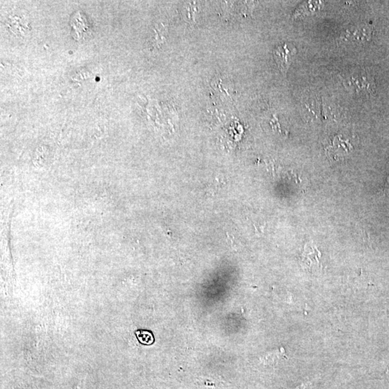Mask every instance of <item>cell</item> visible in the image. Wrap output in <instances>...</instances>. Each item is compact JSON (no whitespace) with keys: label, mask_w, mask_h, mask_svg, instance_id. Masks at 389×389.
Instances as JSON below:
<instances>
[{"label":"cell","mask_w":389,"mask_h":389,"mask_svg":"<svg viewBox=\"0 0 389 389\" xmlns=\"http://www.w3.org/2000/svg\"><path fill=\"white\" fill-rule=\"evenodd\" d=\"M347 89L358 95H370L375 93L374 77L365 69H356L342 78Z\"/></svg>","instance_id":"obj_1"},{"label":"cell","mask_w":389,"mask_h":389,"mask_svg":"<svg viewBox=\"0 0 389 389\" xmlns=\"http://www.w3.org/2000/svg\"><path fill=\"white\" fill-rule=\"evenodd\" d=\"M137 335L138 339L142 344H151L154 342V337H153L152 333L148 332V331H138Z\"/></svg>","instance_id":"obj_8"},{"label":"cell","mask_w":389,"mask_h":389,"mask_svg":"<svg viewBox=\"0 0 389 389\" xmlns=\"http://www.w3.org/2000/svg\"><path fill=\"white\" fill-rule=\"evenodd\" d=\"M296 53V48L293 44L288 43L280 44L273 50V58L275 63L280 72L285 76H286Z\"/></svg>","instance_id":"obj_4"},{"label":"cell","mask_w":389,"mask_h":389,"mask_svg":"<svg viewBox=\"0 0 389 389\" xmlns=\"http://www.w3.org/2000/svg\"><path fill=\"white\" fill-rule=\"evenodd\" d=\"M383 191L385 193H389V176L385 180L384 185H383Z\"/></svg>","instance_id":"obj_9"},{"label":"cell","mask_w":389,"mask_h":389,"mask_svg":"<svg viewBox=\"0 0 389 389\" xmlns=\"http://www.w3.org/2000/svg\"><path fill=\"white\" fill-rule=\"evenodd\" d=\"M373 28L366 23L352 25L339 35L338 41L346 46H358L366 43L371 38Z\"/></svg>","instance_id":"obj_2"},{"label":"cell","mask_w":389,"mask_h":389,"mask_svg":"<svg viewBox=\"0 0 389 389\" xmlns=\"http://www.w3.org/2000/svg\"><path fill=\"white\" fill-rule=\"evenodd\" d=\"M353 150V147L351 142L341 135L333 138L325 147L326 154L330 160L334 161L344 160Z\"/></svg>","instance_id":"obj_3"},{"label":"cell","mask_w":389,"mask_h":389,"mask_svg":"<svg viewBox=\"0 0 389 389\" xmlns=\"http://www.w3.org/2000/svg\"><path fill=\"white\" fill-rule=\"evenodd\" d=\"M324 3L319 1H309L304 3V4L299 7L298 10H297L294 13L295 17H299L300 15L307 14V13H312L313 12L317 11L319 9H322Z\"/></svg>","instance_id":"obj_6"},{"label":"cell","mask_w":389,"mask_h":389,"mask_svg":"<svg viewBox=\"0 0 389 389\" xmlns=\"http://www.w3.org/2000/svg\"><path fill=\"white\" fill-rule=\"evenodd\" d=\"M154 35H153L152 44L153 47H159L161 44L164 43L165 40V33H166V28L162 24H159L154 29Z\"/></svg>","instance_id":"obj_7"},{"label":"cell","mask_w":389,"mask_h":389,"mask_svg":"<svg viewBox=\"0 0 389 389\" xmlns=\"http://www.w3.org/2000/svg\"><path fill=\"white\" fill-rule=\"evenodd\" d=\"M322 254L320 251L317 249L312 243H307L304 246V252L302 253L300 259H301L302 266L305 269H308L310 271H317L321 268L320 259Z\"/></svg>","instance_id":"obj_5"}]
</instances>
